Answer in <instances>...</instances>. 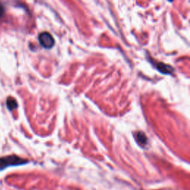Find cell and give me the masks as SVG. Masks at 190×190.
<instances>
[{"label": "cell", "instance_id": "cell-1", "mask_svg": "<svg viewBox=\"0 0 190 190\" xmlns=\"http://www.w3.org/2000/svg\"><path fill=\"white\" fill-rule=\"evenodd\" d=\"M28 163V161L23 158H21L17 155L5 156L0 158V171L5 169L8 166H19Z\"/></svg>", "mask_w": 190, "mask_h": 190}, {"label": "cell", "instance_id": "cell-2", "mask_svg": "<svg viewBox=\"0 0 190 190\" xmlns=\"http://www.w3.org/2000/svg\"><path fill=\"white\" fill-rule=\"evenodd\" d=\"M39 41L41 45L45 48H51L54 45V40L51 33L43 32L39 36Z\"/></svg>", "mask_w": 190, "mask_h": 190}, {"label": "cell", "instance_id": "cell-3", "mask_svg": "<svg viewBox=\"0 0 190 190\" xmlns=\"http://www.w3.org/2000/svg\"><path fill=\"white\" fill-rule=\"evenodd\" d=\"M157 69L161 73L165 74H172L174 71V68L172 66H169V65H166L163 63H158L157 66Z\"/></svg>", "mask_w": 190, "mask_h": 190}, {"label": "cell", "instance_id": "cell-4", "mask_svg": "<svg viewBox=\"0 0 190 190\" xmlns=\"http://www.w3.org/2000/svg\"><path fill=\"white\" fill-rule=\"evenodd\" d=\"M136 140H138V143L141 146H144L147 143V138L146 135L142 131H138L136 133Z\"/></svg>", "mask_w": 190, "mask_h": 190}, {"label": "cell", "instance_id": "cell-5", "mask_svg": "<svg viewBox=\"0 0 190 190\" xmlns=\"http://www.w3.org/2000/svg\"><path fill=\"white\" fill-rule=\"evenodd\" d=\"M6 103L8 109L10 111L15 109V108H17V106H18V103H17V100L13 97H8V99H7Z\"/></svg>", "mask_w": 190, "mask_h": 190}, {"label": "cell", "instance_id": "cell-6", "mask_svg": "<svg viewBox=\"0 0 190 190\" xmlns=\"http://www.w3.org/2000/svg\"><path fill=\"white\" fill-rule=\"evenodd\" d=\"M5 14V8L3 5L0 3V19L3 17Z\"/></svg>", "mask_w": 190, "mask_h": 190}]
</instances>
